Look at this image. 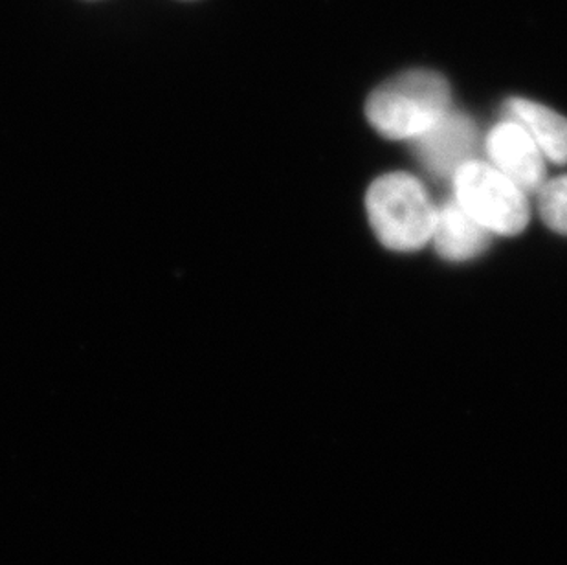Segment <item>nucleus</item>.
I'll return each mask as SVG.
<instances>
[{
	"mask_svg": "<svg viewBox=\"0 0 567 565\" xmlns=\"http://www.w3.org/2000/svg\"><path fill=\"white\" fill-rule=\"evenodd\" d=\"M450 111V85L432 70H410L380 85L365 105L371 125L391 140H413Z\"/></svg>",
	"mask_w": 567,
	"mask_h": 565,
	"instance_id": "f257e3e1",
	"label": "nucleus"
},
{
	"mask_svg": "<svg viewBox=\"0 0 567 565\" xmlns=\"http://www.w3.org/2000/svg\"><path fill=\"white\" fill-rule=\"evenodd\" d=\"M371 228L395 251H415L434 237L437 209L423 184L408 173L380 176L365 197Z\"/></svg>",
	"mask_w": 567,
	"mask_h": 565,
	"instance_id": "f03ea898",
	"label": "nucleus"
},
{
	"mask_svg": "<svg viewBox=\"0 0 567 565\" xmlns=\"http://www.w3.org/2000/svg\"><path fill=\"white\" fill-rule=\"evenodd\" d=\"M455 201L488 232L518 235L529 225L527 195L491 164L471 161L455 171Z\"/></svg>",
	"mask_w": 567,
	"mask_h": 565,
	"instance_id": "7ed1b4c3",
	"label": "nucleus"
},
{
	"mask_svg": "<svg viewBox=\"0 0 567 565\" xmlns=\"http://www.w3.org/2000/svg\"><path fill=\"white\" fill-rule=\"evenodd\" d=\"M487 153L493 166L525 193L540 192L546 184V158L519 123L504 120L491 131Z\"/></svg>",
	"mask_w": 567,
	"mask_h": 565,
	"instance_id": "20e7f679",
	"label": "nucleus"
},
{
	"mask_svg": "<svg viewBox=\"0 0 567 565\" xmlns=\"http://www.w3.org/2000/svg\"><path fill=\"white\" fill-rule=\"evenodd\" d=\"M419 162L437 176H454L472 161L476 150L477 127L466 114L450 109L426 133L413 138Z\"/></svg>",
	"mask_w": 567,
	"mask_h": 565,
	"instance_id": "39448f33",
	"label": "nucleus"
},
{
	"mask_svg": "<svg viewBox=\"0 0 567 565\" xmlns=\"http://www.w3.org/2000/svg\"><path fill=\"white\" fill-rule=\"evenodd\" d=\"M432 239L435 240L440 256L446 261H468L487 250L493 243V232L466 214L454 198L437 209Z\"/></svg>",
	"mask_w": 567,
	"mask_h": 565,
	"instance_id": "423d86ee",
	"label": "nucleus"
},
{
	"mask_svg": "<svg viewBox=\"0 0 567 565\" xmlns=\"http://www.w3.org/2000/svg\"><path fill=\"white\" fill-rule=\"evenodd\" d=\"M504 113L505 120L519 123L530 134L546 161L567 164V117L524 97L508 100Z\"/></svg>",
	"mask_w": 567,
	"mask_h": 565,
	"instance_id": "0eeeda50",
	"label": "nucleus"
},
{
	"mask_svg": "<svg viewBox=\"0 0 567 565\" xmlns=\"http://www.w3.org/2000/svg\"><path fill=\"white\" fill-rule=\"evenodd\" d=\"M536 195L544 223L557 234L567 235V175L546 181Z\"/></svg>",
	"mask_w": 567,
	"mask_h": 565,
	"instance_id": "6e6552de",
	"label": "nucleus"
}]
</instances>
